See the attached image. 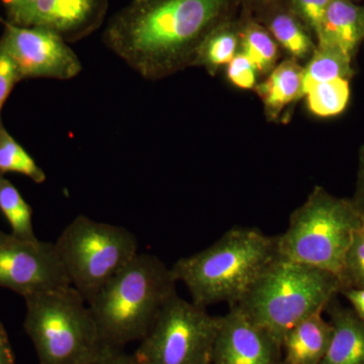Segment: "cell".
I'll use <instances>...</instances> for the list:
<instances>
[{"instance_id": "cell-17", "label": "cell", "mask_w": 364, "mask_h": 364, "mask_svg": "<svg viewBox=\"0 0 364 364\" xmlns=\"http://www.w3.org/2000/svg\"><path fill=\"white\" fill-rule=\"evenodd\" d=\"M353 74L352 57L331 46L316 44L308 65L304 68V95L318 83L335 79L350 80Z\"/></svg>"}, {"instance_id": "cell-26", "label": "cell", "mask_w": 364, "mask_h": 364, "mask_svg": "<svg viewBox=\"0 0 364 364\" xmlns=\"http://www.w3.org/2000/svg\"><path fill=\"white\" fill-rule=\"evenodd\" d=\"M227 77L232 85L241 90H253L257 85V70L242 52L237 53L228 64Z\"/></svg>"}, {"instance_id": "cell-14", "label": "cell", "mask_w": 364, "mask_h": 364, "mask_svg": "<svg viewBox=\"0 0 364 364\" xmlns=\"http://www.w3.org/2000/svg\"><path fill=\"white\" fill-rule=\"evenodd\" d=\"M334 299L326 308L332 325L329 348L321 364H364V322Z\"/></svg>"}, {"instance_id": "cell-10", "label": "cell", "mask_w": 364, "mask_h": 364, "mask_svg": "<svg viewBox=\"0 0 364 364\" xmlns=\"http://www.w3.org/2000/svg\"><path fill=\"white\" fill-rule=\"evenodd\" d=\"M0 21L6 26L0 45L9 53L21 80L49 78L70 80L82 71V64L59 33L42 28H26Z\"/></svg>"}, {"instance_id": "cell-7", "label": "cell", "mask_w": 364, "mask_h": 364, "mask_svg": "<svg viewBox=\"0 0 364 364\" xmlns=\"http://www.w3.org/2000/svg\"><path fill=\"white\" fill-rule=\"evenodd\" d=\"M69 282L90 303L138 255V240L126 228L79 215L55 242Z\"/></svg>"}, {"instance_id": "cell-2", "label": "cell", "mask_w": 364, "mask_h": 364, "mask_svg": "<svg viewBox=\"0 0 364 364\" xmlns=\"http://www.w3.org/2000/svg\"><path fill=\"white\" fill-rule=\"evenodd\" d=\"M277 257V236L257 228L233 227L210 247L177 260L171 270L196 306L228 303L231 306Z\"/></svg>"}, {"instance_id": "cell-3", "label": "cell", "mask_w": 364, "mask_h": 364, "mask_svg": "<svg viewBox=\"0 0 364 364\" xmlns=\"http://www.w3.org/2000/svg\"><path fill=\"white\" fill-rule=\"evenodd\" d=\"M176 284L157 256L139 253L88 303L107 344L119 351L141 341L177 294Z\"/></svg>"}, {"instance_id": "cell-27", "label": "cell", "mask_w": 364, "mask_h": 364, "mask_svg": "<svg viewBox=\"0 0 364 364\" xmlns=\"http://www.w3.org/2000/svg\"><path fill=\"white\" fill-rule=\"evenodd\" d=\"M18 81H21L20 75L13 59L0 45V111Z\"/></svg>"}, {"instance_id": "cell-30", "label": "cell", "mask_w": 364, "mask_h": 364, "mask_svg": "<svg viewBox=\"0 0 364 364\" xmlns=\"http://www.w3.org/2000/svg\"><path fill=\"white\" fill-rule=\"evenodd\" d=\"M0 364H16L9 335L1 322H0Z\"/></svg>"}, {"instance_id": "cell-24", "label": "cell", "mask_w": 364, "mask_h": 364, "mask_svg": "<svg viewBox=\"0 0 364 364\" xmlns=\"http://www.w3.org/2000/svg\"><path fill=\"white\" fill-rule=\"evenodd\" d=\"M340 280L342 291L364 287V224L354 234L347 250Z\"/></svg>"}, {"instance_id": "cell-28", "label": "cell", "mask_w": 364, "mask_h": 364, "mask_svg": "<svg viewBox=\"0 0 364 364\" xmlns=\"http://www.w3.org/2000/svg\"><path fill=\"white\" fill-rule=\"evenodd\" d=\"M351 200H353L356 208L364 217V145L359 150L355 193Z\"/></svg>"}, {"instance_id": "cell-5", "label": "cell", "mask_w": 364, "mask_h": 364, "mask_svg": "<svg viewBox=\"0 0 364 364\" xmlns=\"http://www.w3.org/2000/svg\"><path fill=\"white\" fill-rule=\"evenodd\" d=\"M25 301L23 329L39 364H91L117 352L105 341L87 301L73 287L33 294Z\"/></svg>"}, {"instance_id": "cell-23", "label": "cell", "mask_w": 364, "mask_h": 364, "mask_svg": "<svg viewBox=\"0 0 364 364\" xmlns=\"http://www.w3.org/2000/svg\"><path fill=\"white\" fill-rule=\"evenodd\" d=\"M0 173H18L28 177L35 183L47 179L44 170L4 128L0 121Z\"/></svg>"}, {"instance_id": "cell-19", "label": "cell", "mask_w": 364, "mask_h": 364, "mask_svg": "<svg viewBox=\"0 0 364 364\" xmlns=\"http://www.w3.org/2000/svg\"><path fill=\"white\" fill-rule=\"evenodd\" d=\"M306 28L296 14L287 11L274 14L268 23V31L277 45L296 61L311 57L316 48Z\"/></svg>"}, {"instance_id": "cell-25", "label": "cell", "mask_w": 364, "mask_h": 364, "mask_svg": "<svg viewBox=\"0 0 364 364\" xmlns=\"http://www.w3.org/2000/svg\"><path fill=\"white\" fill-rule=\"evenodd\" d=\"M331 0H294V11L316 38L322 30L328 6Z\"/></svg>"}, {"instance_id": "cell-13", "label": "cell", "mask_w": 364, "mask_h": 364, "mask_svg": "<svg viewBox=\"0 0 364 364\" xmlns=\"http://www.w3.org/2000/svg\"><path fill=\"white\" fill-rule=\"evenodd\" d=\"M333 334L332 325L315 314L294 326L282 340V364H321Z\"/></svg>"}, {"instance_id": "cell-16", "label": "cell", "mask_w": 364, "mask_h": 364, "mask_svg": "<svg viewBox=\"0 0 364 364\" xmlns=\"http://www.w3.org/2000/svg\"><path fill=\"white\" fill-rule=\"evenodd\" d=\"M304 68L296 59H287L275 66L255 90L270 119H277L287 105L303 97Z\"/></svg>"}, {"instance_id": "cell-15", "label": "cell", "mask_w": 364, "mask_h": 364, "mask_svg": "<svg viewBox=\"0 0 364 364\" xmlns=\"http://www.w3.org/2000/svg\"><path fill=\"white\" fill-rule=\"evenodd\" d=\"M363 38L364 7L352 0H331L317 44L337 48L353 58Z\"/></svg>"}, {"instance_id": "cell-31", "label": "cell", "mask_w": 364, "mask_h": 364, "mask_svg": "<svg viewBox=\"0 0 364 364\" xmlns=\"http://www.w3.org/2000/svg\"><path fill=\"white\" fill-rule=\"evenodd\" d=\"M91 364H140L136 360L135 355L127 353L124 350L114 352L111 355L107 356L102 360Z\"/></svg>"}, {"instance_id": "cell-11", "label": "cell", "mask_w": 364, "mask_h": 364, "mask_svg": "<svg viewBox=\"0 0 364 364\" xmlns=\"http://www.w3.org/2000/svg\"><path fill=\"white\" fill-rule=\"evenodd\" d=\"M9 21L59 33L67 42L87 37L102 25L107 0H1Z\"/></svg>"}, {"instance_id": "cell-8", "label": "cell", "mask_w": 364, "mask_h": 364, "mask_svg": "<svg viewBox=\"0 0 364 364\" xmlns=\"http://www.w3.org/2000/svg\"><path fill=\"white\" fill-rule=\"evenodd\" d=\"M219 317L174 294L140 341V364H212Z\"/></svg>"}, {"instance_id": "cell-29", "label": "cell", "mask_w": 364, "mask_h": 364, "mask_svg": "<svg viewBox=\"0 0 364 364\" xmlns=\"http://www.w3.org/2000/svg\"><path fill=\"white\" fill-rule=\"evenodd\" d=\"M350 303L352 310L364 322V287L359 289H345L341 293Z\"/></svg>"}, {"instance_id": "cell-21", "label": "cell", "mask_w": 364, "mask_h": 364, "mask_svg": "<svg viewBox=\"0 0 364 364\" xmlns=\"http://www.w3.org/2000/svg\"><path fill=\"white\" fill-rule=\"evenodd\" d=\"M240 48L262 74H269L279 59V45L268 31L255 23H249L240 33Z\"/></svg>"}, {"instance_id": "cell-6", "label": "cell", "mask_w": 364, "mask_h": 364, "mask_svg": "<svg viewBox=\"0 0 364 364\" xmlns=\"http://www.w3.org/2000/svg\"><path fill=\"white\" fill-rule=\"evenodd\" d=\"M364 217L353 200L316 186L277 236V256L334 273L340 279L345 256Z\"/></svg>"}, {"instance_id": "cell-9", "label": "cell", "mask_w": 364, "mask_h": 364, "mask_svg": "<svg viewBox=\"0 0 364 364\" xmlns=\"http://www.w3.org/2000/svg\"><path fill=\"white\" fill-rule=\"evenodd\" d=\"M71 286L55 243L25 240L0 230V287L23 299Z\"/></svg>"}, {"instance_id": "cell-22", "label": "cell", "mask_w": 364, "mask_h": 364, "mask_svg": "<svg viewBox=\"0 0 364 364\" xmlns=\"http://www.w3.org/2000/svg\"><path fill=\"white\" fill-rule=\"evenodd\" d=\"M309 111L320 117L338 116L350 100V82L347 79H335L312 86L305 93Z\"/></svg>"}, {"instance_id": "cell-20", "label": "cell", "mask_w": 364, "mask_h": 364, "mask_svg": "<svg viewBox=\"0 0 364 364\" xmlns=\"http://www.w3.org/2000/svg\"><path fill=\"white\" fill-rule=\"evenodd\" d=\"M0 210L11 226V234L25 240H36L33 210L18 189L0 173Z\"/></svg>"}, {"instance_id": "cell-1", "label": "cell", "mask_w": 364, "mask_h": 364, "mask_svg": "<svg viewBox=\"0 0 364 364\" xmlns=\"http://www.w3.org/2000/svg\"><path fill=\"white\" fill-rule=\"evenodd\" d=\"M229 0H132L114 14L102 40L136 73L159 80L193 65L203 40Z\"/></svg>"}, {"instance_id": "cell-4", "label": "cell", "mask_w": 364, "mask_h": 364, "mask_svg": "<svg viewBox=\"0 0 364 364\" xmlns=\"http://www.w3.org/2000/svg\"><path fill=\"white\" fill-rule=\"evenodd\" d=\"M341 291V280L334 273L277 257L234 306L282 344L289 329L324 313Z\"/></svg>"}, {"instance_id": "cell-12", "label": "cell", "mask_w": 364, "mask_h": 364, "mask_svg": "<svg viewBox=\"0 0 364 364\" xmlns=\"http://www.w3.org/2000/svg\"><path fill=\"white\" fill-rule=\"evenodd\" d=\"M282 344L238 306L219 317L212 364H282Z\"/></svg>"}, {"instance_id": "cell-18", "label": "cell", "mask_w": 364, "mask_h": 364, "mask_svg": "<svg viewBox=\"0 0 364 364\" xmlns=\"http://www.w3.org/2000/svg\"><path fill=\"white\" fill-rule=\"evenodd\" d=\"M240 48V33L231 26L217 25L205 36L196 51L193 65L205 67L214 74L221 66L232 61Z\"/></svg>"}]
</instances>
